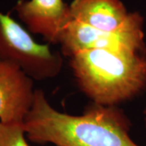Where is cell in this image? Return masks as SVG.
<instances>
[{"label": "cell", "instance_id": "cell-2", "mask_svg": "<svg viewBox=\"0 0 146 146\" xmlns=\"http://www.w3.org/2000/svg\"><path fill=\"white\" fill-rule=\"evenodd\" d=\"M68 59L77 87L94 104L119 106L146 90V50H91Z\"/></svg>", "mask_w": 146, "mask_h": 146}, {"label": "cell", "instance_id": "cell-4", "mask_svg": "<svg viewBox=\"0 0 146 146\" xmlns=\"http://www.w3.org/2000/svg\"><path fill=\"white\" fill-rule=\"evenodd\" d=\"M58 45L62 54L67 58L91 50H146L145 30L115 33L94 29L75 20L64 29Z\"/></svg>", "mask_w": 146, "mask_h": 146}, {"label": "cell", "instance_id": "cell-5", "mask_svg": "<svg viewBox=\"0 0 146 146\" xmlns=\"http://www.w3.org/2000/svg\"><path fill=\"white\" fill-rule=\"evenodd\" d=\"M73 20L102 31L123 33L145 30L139 11H129L121 0H72Z\"/></svg>", "mask_w": 146, "mask_h": 146}, {"label": "cell", "instance_id": "cell-8", "mask_svg": "<svg viewBox=\"0 0 146 146\" xmlns=\"http://www.w3.org/2000/svg\"><path fill=\"white\" fill-rule=\"evenodd\" d=\"M0 146H30L26 140L23 123H0Z\"/></svg>", "mask_w": 146, "mask_h": 146}, {"label": "cell", "instance_id": "cell-7", "mask_svg": "<svg viewBox=\"0 0 146 146\" xmlns=\"http://www.w3.org/2000/svg\"><path fill=\"white\" fill-rule=\"evenodd\" d=\"M35 90L33 80L21 68L0 60V123H23Z\"/></svg>", "mask_w": 146, "mask_h": 146}, {"label": "cell", "instance_id": "cell-1", "mask_svg": "<svg viewBox=\"0 0 146 146\" xmlns=\"http://www.w3.org/2000/svg\"><path fill=\"white\" fill-rule=\"evenodd\" d=\"M23 124L27 138L36 144L140 146L131 137V120L118 106L92 103L82 115H70L54 108L42 89L35 90Z\"/></svg>", "mask_w": 146, "mask_h": 146}, {"label": "cell", "instance_id": "cell-6", "mask_svg": "<svg viewBox=\"0 0 146 146\" xmlns=\"http://www.w3.org/2000/svg\"><path fill=\"white\" fill-rule=\"evenodd\" d=\"M14 11L29 31L42 36L48 44L58 45L73 20L70 5L63 0H18Z\"/></svg>", "mask_w": 146, "mask_h": 146}, {"label": "cell", "instance_id": "cell-9", "mask_svg": "<svg viewBox=\"0 0 146 146\" xmlns=\"http://www.w3.org/2000/svg\"><path fill=\"white\" fill-rule=\"evenodd\" d=\"M143 115H144V123H145V127L146 128V106L144 109V111H143Z\"/></svg>", "mask_w": 146, "mask_h": 146}, {"label": "cell", "instance_id": "cell-3", "mask_svg": "<svg viewBox=\"0 0 146 146\" xmlns=\"http://www.w3.org/2000/svg\"><path fill=\"white\" fill-rule=\"evenodd\" d=\"M26 28L0 11V60L14 63L33 80L55 78L62 72V55L49 44L38 43Z\"/></svg>", "mask_w": 146, "mask_h": 146}]
</instances>
